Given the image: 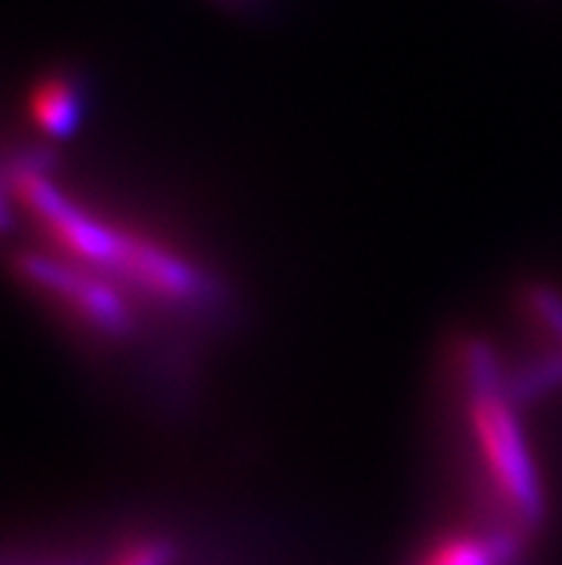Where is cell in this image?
I'll return each mask as SVG.
<instances>
[{
	"label": "cell",
	"mask_w": 562,
	"mask_h": 565,
	"mask_svg": "<svg viewBox=\"0 0 562 565\" xmlns=\"http://www.w3.org/2000/svg\"><path fill=\"white\" fill-rule=\"evenodd\" d=\"M531 305H534V313L540 322L549 324V330H554V337L562 342V299L551 290H534L531 294Z\"/></svg>",
	"instance_id": "5b68a950"
},
{
	"label": "cell",
	"mask_w": 562,
	"mask_h": 565,
	"mask_svg": "<svg viewBox=\"0 0 562 565\" xmlns=\"http://www.w3.org/2000/svg\"><path fill=\"white\" fill-rule=\"evenodd\" d=\"M26 107L29 118H32V124L41 129L43 136L64 138L78 127L84 100H81L78 84L70 75L50 72V75H43L41 81L32 84Z\"/></svg>",
	"instance_id": "277c9868"
},
{
	"label": "cell",
	"mask_w": 562,
	"mask_h": 565,
	"mask_svg": "<svg viewBox=\"0 0 562 565\" xmlns=\"http://www.w3.org/2000/svg\"><path fill=\"white\" fill-rule=\"evenodd\" d=\"M520 540L497 529L448 531L420 554L416 565H511Z\"/></svg>",
	"instance_id": "3957f363"
},
{
	"label": "cell",
	"mask_w": 562,
	"mask_h": 565,
	"mask_svg": "<svg viewBox=\"0 0 562 565\" xmlns=\"http://www.w3.org/2000/svg\"><path fill=\"white\" fill-rule=\"evenodd\" d=\"M9 184L38 224L50 250L107 273L144 305L179 313H210L219 305L215 281L161 238L129 230L66 195L35 161H18Z\"/></svg>",
	"instance_id": "6da1fadb"
},
{
	"label": "cell",
	"mask_w": 562,
	"mask_h": 565,
	"mask_svg": "<svg viewBox=\"0 0 562 565\" xmlns=\"http://www.w3.org/2000/svg\"><path fill=\"white\" fill-rule=\"evenodd\" d=\"M463 371L465 430L479 466L485 494L491 500L497 531L526 540L545 516V494L537 473L526 428L502 385L497 356L483 342H465Z\"/></svg>",
	"instance_id": "7a4b0ae2"
}]
</instances>
